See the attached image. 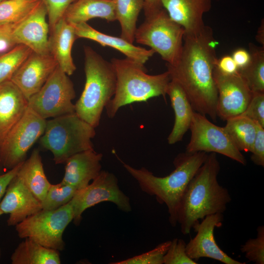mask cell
<instances>
[{
  "label": "cell",
  "mask_w": 264,
  "mask_h": 264,
  "mask_svg": "<svg viewBox=\"0 0 264 264\" xmlns=\"http://www.w3.org/2000/svg\"><path fill=\"white\" fill-rule=\"evenodd\" d=\"M41 0H6L0 2V25L16 24L27 17Z\"/></svg>",
  "instance_id": "30"
},
{
  "label": "cell",
  "mask_w": 264,
  "mask_h": 264,
  "mask_svg": "<svg viewBox=\"0 0 264 264\" xmlns=\"http://www.w3.org/2000/svg\"><path fill=\"white\" fill-rule=\"evenodd\" d=\"M28 108V100L11 80L0 84V145Z\"/></svg>",
  "instance_id": "20"
},
{
  "label": "cell",
  "mask_w": 264,
  "mask_h": 264,
  "mask_svg": "<svg viewBox=\"0 0 264 264\" xmlns=\"http://www.w3.org/2000/svg\"><path fill=\"white\" fill-rule=\"evenodd\" d=\"M186 243L181 239L175 238L171 242L170 246L163 258L164 264H197L186 252Z\"/></svg>",
  "instance_id": "35"
},
{
  "label": "cell",
  "mask_w": 264,
  "mask_h": 264,
  "mask_svg": "<svg viewBox=\"0 0 264 264\" xmlns=\"http://www.w3.org/2000/svg\"><path fill=\"white\" fill-rule=\"evenodd\" d=\"M57 66L50 54L32 52L10 80L28 100L41 89Z\"/></svg>",
  "instance_id": "16"
},
{
  "label": "cell",
  "mask_w": 264,
  "mask_h": 264,
  "mask_svg": "<svg viewBox=\"0 0 264 264\" xmlns=\"http://www.w3.org/2000/svg\"><path fill=\"white\" fill-rule=\"evenodd\" d=\"M166 94L169 95L175 113V123L167 140L169 144L181 141L190 129L194 112L191 104L181 86L171 80Z\"/></svg>",
  "instance_id": "23"
},
{
  "label": "cell",
  "mask_w": 264,
  "mask_h": 264,
  "mask_svg": "<svg viewBox=\"0 0 264 264\" xmlns=\"http://www.w3.org/2000/svg\"><path fill=\"white\" fill-rule=\"evenodd\" d=\"M216 67L220 72L226 74H234L238 69L232 56L228 55L218 59Z\"/></svg>",
  "instance_id": "40"
},
{
  "label": "cell",
  "mask_w": 264,
  "mask_h": 264,
  "mask_svg": "<svg viewBox=\"0 0 264 264\" xmlns=\"http://www.w3.org/2000/svg\"><path fill=\"white\" fill-rule=\"evenodd\" d=\"M219 43L211 27L184 34L182 49L177 62L166 64L171 79L182 88L196 112L216 121L218 91L213 72L218 58Z\"/></svg>",
  "instance_id": "1"
},
{
  "label": "cell",
  "mask_w": 264,
  "mask_h": 264,
  "mask_svg": "<svg viewBox=\"0 0 264 264\" xmlns=\"http://www.w3.org/2000/svg\"><path fill=\"white\" fill-rule=\"evenodd\" d=\"M257 237L249 239L241 247L242 252L249 262L256 264H264V226L257 229Z\"/></svg>",
  "instance_id": "34"
},
{
  "label": "cell",
  "mask_w": 264,
  "mask_h": 264,
  "mask_svg": "<svg viewBox=\"0 0 264 264\" xmlns=\"http://www.w3.org/2000/svg\"><path fill=\"white\" fill-rule=\"evenodd\" d=\"M214 79L218 91L217 116L222 120L241 115L249 104L253 92L238 72L226 74L216 66Z\"/></svg>",
  "instance_id": "13"
},
{
  "label": "cell",
  "mask_w": 264,
  "mask_h": 264,
  "mask_svg": "<svg viewBox=\"0 0 264 264\" xmlns=\"http://www.w3.org/2000/svg\"><path fill=\"white\" fill-rule=\"evenodd\" d=\"M46 16V9L41 0L27 17L15 25L12 38L15 44L25 45L38 54H49Z\"/></svg>",
  "instance_id": "15"
},
{
  "label": "cell",
  "mask_w": 264,
  "mask_h": 264,
  "mask_svg": "<svg viewBox=\"0 0 264 264\" xmlns=\"http://www.w3.org/2000/svg\"><path fill=\"white\" fill-rule=\"evenodd\" d=\"M4 0H0V2H2V1H3Z\"/></svg>",
  "instance_id": "46"
},
{
  "label": "cell",
  "mask_w": 264,
  "mask_h": 264,
  "mask_svg": "<svg viewBox=\"0 0 264 264\" xmlns=\"http://www.w3.org/2000/svg\"><path fill=\"white\" fill-rule=\"evenodd\" d=\"M47 11L50 30L64 17L69 6L76 0H41Z\"/></svg>",
  "instance_id": "37"
},
{
  "label": "cell",
  "mask_w": 264,
  "mask_h": 264,
  "mask_svg": "<svg viewBox=\"0 0 264 264\" xmlns=\"http://www.w3.org/2000/svg\"><path fill=\"white\" fill-rule=\"evenodd\" d=\"M17 176L41 202L51 183L45 174L38 149H35L30 157L23 161Z\"/></svg>",
  "instance_id": "25"
},
{
  "label": "cell",
  "mask_w": 264,
  "mask_h": 264,
  "mask_svg": "<svg viewBox=\"0 0 264 264\" xmlns=\"http://www.w3.org/2000/svg\"><path fill=\"white\" fill-rule=\"evenodd\" d=\"M264 20L261 22V24L258 28L256 39L260 44L264 46Z\"/></svg>",
  "instance_id": "44"
},
{
  "label": "cell",
  "mask_w": 264,
  "mask_h": 264,
  "mask_svg": "<svg viewBox=\"0 0 264 264\" xmlns=\"http://www.w3.org/2000/svg\"><path fill=\"white\" fill-rule=\"evenodd\" d=\"M74 85L58 66L41 89L28 100V108L46 119L75 112Z\"/></svg>",
  "instance_id": "9"
},
{
  "label": "cell",
  "mask_w": 264,
  "mask_h": 264,
  "mask_svg": "<svg viewBox=\"0 0 264 264\" xmlns=\"http://www.w3.org/2000/svg\"><path fill=\"white\" fill-rule=\"evenodd\" d=\"M0 216L1 215H0Z\"/></svg>",
  "instance_id": "47"
},
{
  "label": "cell",
  "mask_w": 264,
  "mask_h": 264,
  "mask_svg": "<svg viewBox=\"0 0 264 264\" xmlns=\"http://www.w3.org/2000/svg\"><path fill=\"white\" fill-rule=\"evenodd\" d=\"M207 155L203 152L180 153L174 160L175 169L163 177L154 176L144 167L136 169L122 163L143 192L154 196L159 203L166 205L169 222L175 227L177 223V210L184 192Z\"/></svg>",
  "instance_id": "3"
},
{
  "label": "cell",
  "mask_w": 264,
  "mask_h": 264,
  "mask_svg": "<svg viewBox=\"0 0 264 264\" xmlns=\"http://www.w3.org/2000/svg\"><path fill=\"white\" fill-rule=\"evenodd\" d=\"M63 18L71 24L87 22L94 18L114 22V0H76L69 6Z\"/></svg>",
  "instance_id": "24"
},
{
  "label": "cell",
  "mask_w": 264,
  "mask_h": 264,
  "mask_svg": "<svg viewBox=\"0 0 264 264\" xmlns=\"http://www.w3.org/2000/svg\"><path fill=\"white\" fill-rule=\"evenodd\" d=\"M104 201L114 203L123 212L132 211L130 198L119 188L116 176L113 173L102 170L91 183L78 190L69 202L74 223L79 225L86 209Z\"/></svg>",
  "instance_id": "11"
},
{
  "label": "cell",
  "mask_w": 264,
  "mask_h": 264,
  "mask_svg": "<svg viewBox=\"0 0 264 264\" xmlns=\"http://www.w3.org/2000/svg\"><path fill=\"white\" fill-rule=\"evenodd\" d=\"M103 155L94 150L78 153L65 162V171L61 182L78 190L87 186L102 171Z\"/></svg>",
  "instance_id": "19"
},
{
  "label": "cell",
  "mask_w": 264,
  "mask_h": 264,
  "mask_svg": "<svg viewBox=\"0 0 264 264\" xmlns=\"http://www.w3.org/2000/svg\"><path fill=\"white\" fill-rule=\"evenodd\" d=\"M241 115L264 128V92H253L249 104Z\"/></svg>",
  "instance_id": "36"
},
{
  "label": "cell",
  "mask_w": 264,
  "mask_h": 264,
  "mask_svg": "<svg viewBox=\"0 0 264 264\" xmlns=\"http://www.w3.org/2000/svg\"><path fill=\"white\" fill-rule=\"evenodd\" d=\"M171 241L163 242L144 253L111 264H163V258Z\"/></svg>",
  "instance_id": "33"
},
{
  "label": "cell",
  "mask_w": 264,
  "mask_h": 264,
  "mask_svg": "<svg viewBox=\"0 0 264 264\" xmlns=\"http://www.w3.org/2000/svg\"><path fill=\"white\" fill-rule=\"evenodd\" d=\"M250 153L251 160L256 165L264 166V128L259 125Z\"/></svg>",
  "instance_id": "38"
},
{
  "label": "cell",
  "mask_w": 264,
  "mask_h": 264,
  "mask_svg": "<svg viewBox=\"0 0 264 264\" xmlns=\"http://www.w3.org/2000/svg\"><path fill=\"white\" fill-rule=\"evenodd\" d=\"M95 133V128L74 112L47 121L40 144L51 152L56 164H63L78 153L94 150Z\"/></svg>",
  "instance_id": "6"
},
{
  "label": "cell",
  "mask_w": 264,
  "mask_h": 264,
  "mask_svg": "<svg viewBox=\"0 0 264 264\" xmlns=\"http://www.w3.org/2000/svg\"><path fill=\"white\" fill-rule=\"evenodd\" d=\"M46 121L28 108L0 145L3 167L9 170L25 160L28 151L44 133Z\"/></svg>",
  "instance_id": "10"
},
{
  "label": "cell",
  "mask_w": 264,
  "mask_h": 264,
  "mask_svg": "<svg viewBox=\"0 0 264 264\" xmlns=\"http://www.w3.org/2000/svg\"><path fill=\"white\" fill-rule=\"evenodd\" d=\"M18 164L6 172L0 174V201L12 179L17 175L22 163Z\"/></svg>",
  "instance_id": "41"
},
{
  "label": "cell",
  "mask_w": 264,
  "mask_h": 264,
  "mask_svg": "<svg viewBox=\"0 0 264 264\" xmlns=\"http://www.w3.org/2000/svg\"><path fill=\"white\" fill-rule=\"evenodd\" d=\"M110 62L115 70L116 84L114 95L105 107L109 117H114L123 106L159 96L165 98L171 81L168 71L149 75L144 65L126 57L112 58Z\"/></svg>",
  "instance_id": "4"
},
{
  "label": "cell",
  "mask_w": 264,
  "mask_h": 264,
  "mask_svg": "<svg viewBox=\"0 0 264 264\" xmlns=\"http://www.w3.org/2000/svg\"><path fill=\"white\" fill-rule=\"evenodd\" d=\"M42 209L41 202L16 175L9 183L0 201V215L9 214L8 225L16 226Z\"/></svg>",
  "instance_id": "17"
},
{
  "label": "cell",
  "mask_w": 264,
  "mask_h": 264,
  "mask_svg": "<svg viewBox=\"0 0 264 264\" xmlns=\"http://www.w3.org/2000/svg\"><path fill=\"white\" fill-rule=\"evenodd\" d=\"M32 52L26 45L19 44L0 54V84L10 80L14 73Z\"/></svg>",
  "instance_id": "31"
},
{
  "label": "cell",
  "mask_w": 264,
  "mask_h": 264,
  "mask_svg": "<svg viewBox=\"0 0 264 264\" xmlns=\"http://www.w3.org/2000/svg\"><path fill=\"white\" fill-rule=\"evenodd\" d=\"M50 31L49 53L60 69L68 76L71 75L76 69L71 55L73 43L78 39L74 28L63 18Z\"/></svg>",
  "instance_id": "22"
},
{
  "label": "cell",
  "mask_w": 264,
  "mask_h": 264,
  "mask_svg": "<svg viewBox=\"0 0 264 264\" xmlns=\"http://www.w3.org/2000/svg\"><path fill=\"white\" fill-rule=\"evenodd\" d=\"M171 19L180 25L185 33L193 34L205 25L203 16L212 7V0H161Z\"/></svg>",
  "instance_id": "18"
},
{
  "label": "cell",
  "mask_w": 264,
  "mask_h": 264,
  "mask_svg": "<svg viewBox=\"0 0 264 264\" xmlns=\"http://www.w3.org/2000/svg\"><path fill=\"white\" fill-rule=\"evenodd\" d=\"M190 130L191 138L186 147V152L220 154L242 165H246L245 157L224 127L213 124L206 115L194 111Z\"/></svg>",
  "instance_id": "12"
},
{
  "label": "cell",
  "mask_w": 264,
  "mask_h": 264,
  "mask_svg": "<svg viewBox=\"0 0 264 264\" xmlns=\"http://www.w3.org/2000/svg\"><path fill=\"white\" fill-rule=\"evenodd\" d=\"M116 21L121 27L120 37L133 44L143 0H114Z\"/></svg>",
  "instance_id": "28"
},
{
  "label": "cell",
  "mask_w": 264,
  "mask_h": 264,
  "mask_svg": "<svg viewBox=\"0 0 264 264\" xmlns=\"http://www.w3.org/2000/svg\"><path fill=\"white\" fill-rule=\"evenodd\" d=\"M258 126L250 119L239 115L227 119L224 128L239 151L250 152Z\"/></svg>",
  "instance_id": "27"
},
{
  "label": "cell",
  "mask_w": 264,
  "mask_h": 264,
  "mask_svg": "<svg viewBox=\"0 0 264 264\" xmlns=\"http://www.w3.org/2000/svg\"><path fill=\"white\" fill-rule=\"evenodd\" d=\"M86 82L75 105V113L94 128L103 110L114 95L116 77L113 66L91 47L84 48Z\"/></svg>",
  "instance_id": "5"
},
{
  "label": "cell",
  "mask_w": 264,
  "mask_h": 264,
  "mask_svg": "<svg viewBox=\"0 0 264 264\" xmlns=\"http://www.w3.org/2000/svg\"><path fill=\"white\" fill-rule=\"evenodd\" d=\"M2 167V165L1 164V161H0V167Z\"/></svg>",
  "instance_id": "45"
},
{
  "label": "cell",
  "mask_w": 264,
  "mask_h": 264,
  "mask_svg": "<svg viewBox=\"0 0 264 264\" xmlns=\"http://www.w3.org/2000/svg\"><path fill=\"white\" fill-rule=\"evenodd\" d=\"M12 264H60L59 251L28 238L20 243L11 256Z\"/></svg>",
  "instance_id": "26"
},
{
  "label": "cell",
  "mask_w": 264,
  "mask_h": 264,
  "mask_svg": "<svg viewBox=\"0 0 264 264\" xmlns=\"http://www.w3.org/2000/svg\"><path fill=\"white\" fill-rule=\"evenodd\" d=\"M73 219L70 202L52 210H42L16 225L18 236L57 251L65 249L63 235Z\"/></svg>",
  "instance_id": "8"
},
{
  "label": "cell",
  "mask_w": 264,
  "mask_h": 264,
  "mask_svg": "<svg viewBox=\"0 0 264 264\" xmlns=\"http://www.w3.org/2000/svg\"><path fill=\"white\" fill-rule=\"evenodd\" d=\"M220 164L216 153H210L187 186L177 213V223L184 235L206 216L223 214L231 198L228 190L221 186L217 177Z\"/></svg>",
  "instance_id": "2"
},
{
  "label": "cell",
  "mask_w": 264,
  "mask_h": 264,
  "mask_svg": "<svg viewBox=\"0 0 264 264\" xmlns=\"http://www.w3.org/2000/svg\"><path fill=\"white\" fill-rule=\"evenodd\" d=\"M16 24L0 25V54L16 45L12 38V33Z\"/></svg>",
  "instance_id": "39"
},
{
  "label": "cell",
  "mask_w": 264,
  "mask_h": 264,
  "mask_svg": "<svg viewBox=\"0 0 264 264\" xmlns=\"http://www.w3.org/2000/svg\"><path fill=\"white\" fill-rule=\"evenodd\" d=\"M223 220L222 214H214L206 216L200 223L194 226L193 229L197 232V235L186 245V253L191 259L195 261L207 258L225 264H245L229 256L217 244L214 229L222 225Z\"/></svg>",
  "instance_id": "14"
},
{
  "label": "cell",
  "mask_w": 264,
  "mask_h": 264,
  "mask_svg": "<svg viewBox=\"0 0 264 264\" xmlns=\"http://www.w3.org/2000/svg\"><path fill=\"white\" fill-rule=\"evenodd\" d=\"M184 34V28L171 19L163 8L145 17L144 22L136 28L134 41L150 47L166 64L173 65L181 55Z\"/></svg>",
  "instance_id": "7"
},
{
  "label": "cell",
  "mask_w": 264,
  "mask_h": 264,
  "mask_svg": "<svg viewBox=\"0 0 264 264\" xmlns=\"http://www.w3.org/2000/svg\"><path fill=\"white\" fill-rule=\"evenodd\" d=\"M250 60L237 72L252 92H264V47L249 44Z\"/></svg>",
  "instance_id": "29"
},
{
  "label": "cell",
  "mask_w": 264,
  "mask_h": 264,
  "mask_svg": "<svg viewBox=\"0 0 264 264\" xmlns=\"http://www.w3.org/2000/svg\"><path fill=\"white\" fill-rule=\"evenodd\" d=\"M163 8L161 0H143V9L145 17L153 15Z\"/></svg>",
  "instance_id": "43"
},
{
  "label": "cell",
  "mask_w": 264,
  "mask_h": 264,
  "mask_svg": "<svg viewBox=\"0 0 264 264\" xmlns=\"http://www.w3.org/2000/svg\"><path fill=\"white\" fill-rule=\"evenodd\" d=\"M78 190L62 182L50 184L47 192L41 202L42 210H52L68 203L74 197Z\"/></svg>",
  "instance_id": "32"
},
{
  "label": "cell",
  "mask_w": 264,
  "mask_h": 264,
  "mask_svg": "<svg viewBox=\"0 0 264 264\" xmlns=\"http://www.w3.org/2000/svg\"><path fill=\"white\" fill-rule=\"evenodd\" d=\"M232 57L237 65L238 69L246 66L250 61V54L249 51L242 48L236 49Z\"/></svg>",
  "instance_id": "42"
},
{
  "label": "cell",
  "mask_w": 264,
  "mask_h": 264,
  "mask_svg": "<svg viewBox=\"0 0 264 264\" xmlns=\"http://www.w3.org/2000/svg\"><path fill=\"white\" fill-rule=\"evenodd\" d=\"M71 24V23H70ZM78 38L88 39L96 42L103 46H109L117 50L126 58L144 65L155 52L136 46L121 37L113 36L100 32L87 22L71 24Z\"/></svg>",
  "instance_id": "21"
}]
</instances>
